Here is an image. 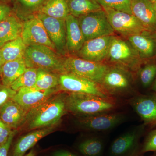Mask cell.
<instances>
[{
	"label": "cell",
	"mask_w": 156,
	"mask_h": 156,
	"mask_svg": "<svg viewBox=\"0 0 156 156\" xmlns=\"http://www.w3.org/2000/svg\"><path fill=\"white\" fill-rule=\"evenodd\" d=\"M66 95H54L38 106L28 111L22 126L28 131H33L57 125L67 112Z\"/></svg>",
	"instance_id": "cell-1"
},
{
	"label": "cell",
	"mask_w": 156,
	"mask_h": 156,
	"mask_svg": "<svg viewBox=\"0 0 156 156\" xmlns=\"http://www.w3.org/2000/svg\"><path fill=\"white\" fill-rule=\"evenodd\" d=\"M66 103L67 112L76 117L108 113L115 109L117 105L113 97L80 93H70L66 95Z\"/></svg>",
	"instance_id": "cell-2"
},
{
	"label": "cell",
	"mask_w": 156,
	"mask_h": 156,
	"mask_svg": "<svg viewBox=\"0 0 156 156\" xmlns=\"http://www.w3.org/2000/svg\"><path fill=\"white\" fill-rule=\"evenodd\" d=\"M147 61L140 57L127 39L115 36L104 62L126 69L136 75L138 70Z\"/></svg>",
	"instance_id": "cell-3"
},
{
	"label": "cell",
	"mask_w": 156,
	"mask_h": 156,
	"mask_svg": "<svg viewBox=\"0 0 156 156\" xmlns=\"http://www.w3.org/2000/svg\"><path fill=\"white\" fill-rule=\"evenodd\" d=\"M23 58L27 68L44 70L59 75L65 73L64 58L47 46L32 45L27 47Z\"/></svg>",
	"instance_id": "cell-4"
},
{
	"label": "cell",
	"mask_w": 156,
	"mask_h": 156,
	"mask_svg": "<svg viewBox=\"0 0 156 156\" xmlns=\"http://www.w3.org/2000/svg\"><path fill=\"white\" fill-rule=\"evenodd\" d=\"M135 75L126 69L108 65L99 84L111 97L128 95L134 91Z\"/></svg>",
	"instance_id": "cell-5"
},
{
	"label": "cell",
	"mask_w": 156,
	"mask_h": 156,
	"mask_svg": "<svg viewBox=\"0 0 156 156\" xmlns=\"http://www.w3.org/2000/svg\"><path fill=\"white\" fill-rule=\"evenodd\" d=\"M65 73L89 79L99 84L108 67L104 62L89 61L78 56H70L64 58Z\"/></svg>",
	"instance_id": "cell-6"
},
{
	"label": "cell",
	"mask_w": 156,
	"mask_h": 156,
	"mask_svg": "<svg viewBox=\"0 0 156 156\" xmlns=\"http://www.w3.org/2000/svg\"><path fill=\"white\" fill-rule=\"evenodd\" d=\"M78 18L85 41L99 37L114 35L115 31L110 24L104 9L85 14Z\"/></svg>",
	"instance_id": "cell-7"
},
{
	"label": "cell",
	"mask_w": 156,
	"mask_h": 156,
	"mask_svg": "<svg viewBox=\"0 0 156 156\" xmlns=\"http://www.w3.org/2000/svg\"><path fill=\"white\" fill-rule=\"evenodd\" d=\"M115 32L126 38L148 31L132 14L109 9H103Z\"/></svg>",
	"instance_id": "cell-8"
},
{
	"label": "cell",
	"mask_w": 156,
	"mask_h": 156,
	"mask_svg": "<svg viewBox=\"0 0 156 156\" xmlns=\"http://www.w3.org/2000/svg\"><path fill=\"white\" fill-rule=\"evenodd\" d=\"M76 123L84 130L92 131H105L112 130L126 121L127 117L122 112L108 113L76 117Z\"/></svg>",
	"instance_id": "cell-9"
},
{
	"label": "cell",
	"mask_w": 156,
	"mask_h": 156,
	"mask_svg": "<svg viewBox=\"0 0 156 156\" xmlns=\"http://www.w3.org/2000/svg\"><path fill=\"white\" fill-rule=\"evenodd\" d=\"M60 89L70 93H86L103 97H112L108 95L100 85L86 78L69 73L59 75Z\"/></svg>",
	"instance_id": "cell-10"
},
{
	"label": "cell",
	"mask_w": 156,
	"mask_h": 156,
	"mask_svg": "<svg viewBox=\"0 0 156 156\" xmlns=\"http://www.w3.org/2000/svg\"><path fill=\"white\" fill-rule=\"evenodd\" d=\"M20 36L27 47L43 45L56 50L43 23L36 15L23 22Z\"/></svg>",
	"instance_id": "cell-11"
},
{
	"label": "cell",
	"mask_w": 156,
	"mask_h": 156,
	"mask_svg": "<svg viewBox=\"0 0 156 156\" xmlns=\"http://www.w3.org/2000/svg\"><path fill=\"white\" fill-rule=\"evenodd\" d=\"M36 15L43 23L57 53L61 55L66 54L68 52L65 20L54 18L42 13H38Z\"/></svg>",
	"instance_id": "cell-12"
},
{
	"label": "cell",
	"mask_w": 156,
	"mask_h": 156,
	"mask_svg": "<svg viewBox=\"0 0 156 156\" xmlns=\"http://www.w3.org/2000/svg\"><path fill=\"white\" fill-rule=\"evenodd\" d=\"M115 37L114 35L105 36L86 41L77 56L89 61L104 62Z\"/></svg>",
	"instance_id": "cell-13"
},
{
	"label": "cell",
	"mask_w": 156,
	"mask_h": 156,
	"mask_svg": "<svg viewBox=\"0 0 156 156\" xmlns=\"http://www.w3.org/2000/svg\"><path fill=\"white\" fill-rule=\"evenodd\" d=\"M145 126L144 124L136 126L115 140L110 149L112 155L125 156L135 152Z\"/></svg>",
	"instance_id": "cell-14"
},
{
	"label": "cell",
	"mask_w": 156,
	"mask_h": 156,
	"mask_svg": "<svg viewBox=\"0 0 156 156\" xmlns=\"http://www.w3.org/2000/svg\"><path fill=\"white\" fill-rule=\"evenodd\" d=\"M128 102L145 126L156 125V93L136 95L130 98Z\"/></svg>",
	"instance_id": "cell-15"
},
{
	"label": "cell",
	"mask_w": 156,
	"mask_h": 156,
	"mask_svg": "<svg viewBox=\"0 0 156 156\" xmlns=\"http://www.w3.org/2000/svg\"><path fill=\"white\" fill-rule=\"evenodd\" d=\"M56 91L55 88L46 90H33L30 87L22 88L17 91L12 100L29 111L52 97Z\"/></svg>",
	"instance_id": "cell-16"
},
{
	"label": "cell",
	"mask_w": 156,
	"mask_h": 156,
	"mask_svg": "<svg viewBox=\"0 0 156 156\" xmlns=\"http://www.w3.org/2000/svg\"><path fill=\"white\" fill-rule=\"evenodd\" d=\"M142 59L147 61L156 55V34L150 31L126 38Z\"/></svg>",
	"instance_id": "cell-17"
},
{
	"label": "cell",
	"mask_w": 156,
	"mask_h": 156,
	"mask_svg": "<svg viewBox=\"0 0 156 156\" xmlns=\"http://www.w3.org/2000/svg\"><path fill=\"white\" fill-rule=\"evenodd\" d=\"M131 10L147 30L156 33V12L152 3L148 0H131Z\"/></svg>",
	"instance_id": "cell-18"
},
{
	"label": "cell",
	"mask_w": 156,
	"mask_h": 156,
	"mask_svg": "<svg viewBox=\"0 0 156 156\" xmlns=\"http://www.w3.org/2000/svg\"><path fill=\"white\" fill-rule=\"evenodd\" d=\"M65 22L67 52L72 54H76L85 42L78 18L69 14L66 18Z\"/></svg>",
	"instance_id": "cell-19"
},
{
	"label": "cell",
	"mask_w": 156,
	"mask_h": 156,
	"mask_svg": "<svg viewBox=\"0 0 156 156\" xmlns=\"http://www.w3.org/2000/svg\"><path fill=\"white\" fill-rule=\"evenodd\" d=\"M28 112L12 99L1 107L0 118L11 129H16L22 126Z\"/></svg>",
	"instance_id": "cell-20"
},
{
	"label": "cell",
	"mask_w": 156,
	"mask_h": 156,
	"mask_svg": "<svg viewBox=\"0 0 156 156\" xmlns=\"http://www.w3.org/2000/svg\"><path fill=\"white\" fill-rule=\"evenodd\" d=\"M56 125L33 130L22 136L14 146L11 156H23L40 140L53 132Z\"/></svg>",
	"instance_id": "cell-21"
},
{
	"label": "cell",
	"mask_w": 156,
	"mask_h": 156,
	"mask_svg": "<svg viewBox=\"0 0 156 156\" xmlns=\"http://www.w3.org/2000/svg\"><path fill=\"white\" fill-rule=\"evenodd\" d=\"M23 23L14 16H9L0 22V48L20 36Z\"/></svg>",
	"instance_id": "cell-22"
},
{
	"label": "cell",
	"mask_w": 156,
	"mask_h": 156,
	"mask_svg": "<svg viewBox=\"0 0 156 156\" xmlns=\"http://www.w3.org/2000/svg\"><path fill=\"white\" fill-rule=\"evenodd\" d=\"M26 69L23 58L4 63L1 70L3 85L10 87L11 84L25 72Z\"/></svg>",
	"instance_id": "cell-23"
},
{
	"label": "cell",
	"mask_w": 156,
	"mask_h": 156,
	"mask_svg": "<svg viewBox=\"0 0 156 156\" xmlns=\"http://www.w3.org/2000/svg\"><path fill=\"white\" fill-rule=\"evenodd\" d=\"M27 47L20 36L6 43L0 48L3 64L8 62L23 58Z\"/></svg>",
	"instance_id": "cell-24"
},
{
	"label": "cell",
	"mask_w": 156,
	"mask_h": 156,
	"mask_svg": "<svg viewBox=\"0 0 156 156\" xmlns=\"http://www.w3.org/2000/svg\"><path fill=\"white\" fill-rule=\"evenodd\" d=\"M48 0H16V11L18 17L26 20L40 12Z\"/></svg>",
	"instance_id": "cell-25"
},
{
	"label": "cell",
	"mask_w": 156,
	"mask_h": 156,
	"mask_svg": "<svg viewBox=\"0 0 156 156\" xmlns=\"http://www.w3.org/2000/svg\"><path fill=\"white\" fill-rule=\"evenodd\" d=\"M68 6L70 14L77 18L103 9L97 0H69Z\"/></svg>",
	"instance_id": "cell-26"
},
{
	"label": "cell",
	"mask_w": 156,
	"mask_h": 156,
	"mask_svg": "<svg viewBox=\"0 0 156 156\" xmlns=\"http://www.w3.org/2000/svg\"><path fill=\"white\" fill-rule=\"evenodd\" d=\"M68 2L69 0H48L39 13L57 19L65 20L70 14Z\"/></svg>",
	"instance_id": "cell-27"
},
{
	"label": "cell",
	"mask_w": 156,
	"mask_h": 156,
	"mask_svg": "<svg viewBox=\"0 0 156 156\" xmlns=\"http://www.w3.org/2000/svg\"><path fill=\"white\" fill-rule=\"evenodd\" d=\"M59 85V76L57 74L37 69V75L35 84L30 87L33 90H46L54 89Z\"/></svg>",
	"instance_id": "cell-28"
},
{
	"label": "cell",
	"mask_w": 156,
	"mask_h": 156,
	"mask_svg": "<svg viewBox=\"0 0 156 156\" xmlns=\"http://www.w3.org/2000/svg\"><path fill=\"white\" fill-rule=\"evenodd\" d=\"M140 82L144 88L149 87L156 78V62L155 58L148 60L136 73Z\"/></svg>",
	"instance_id": "cell-29"
},
{
	"label": "cell",
	"mask_w": 156,
	"mask_h": 156,
	"mask_svg": "<svg viewBox=\"0 0 156 156\" xmlns=\"http://www.w3.org/2000/svg\"><path fill=\"white\" fill-rule=\"evenodd\" d=\"M37 75V69L27 68L25 72L13 82L10 87L17 92L22 88L34 87L36 82Z\"/></svg>",
	"instance_id": "cell-30"
},
{
	"label": "cell",
	"mask_w": 156,
	"mask_h": 156,
	"mask_svg": "<svg viewBox=\"0 0 156 156\" xmlns=\"http://www.w3.org/2000/svg\"><path fill=\"white\" fill-rule=\"evenodd\" d=\"M78 148L85 156H99L103 151V142L98 138H90L81 142Z\"/></svg>",
	"instance_id": "cell-31"
},
{
	"label": "cell",
	"mask_w": 156,
	"mask_h": 156,
	"mask_svg": "<svg viewBox=\"0 0 156 156\" xmlns=\"http://www.w3.org/2000/svg\"><path fill=\"white\" fill-rule=\"evenodd\" d=\"M103 9H109L132 14L131 0H97Z\"/></svg>",
	"instance_id": "cell-32"
},
{
	"label": "cell",
	"mask_w": 156,
	"mask_h": 156,
	"mask_svg": "<svg viewBox=\"0 0 156 156\" xmlns=\"http://www.w3.org/2000/svg\"><path fill=\"white\" fill-rule=\"evenodd\" d=\"M154 152L156 153V129L151 131L144 140L140 152Z\"/></svg>",
	"instance_id": "cell-33"
},
{
	"label": "cell",
	"mask_w": 156,
	"mask_h": 156,
	"mask_svg": "<svg viewBox=\"0 0 156 156\" xmlns=\"http://www.w3.org/2000/svg\"><path fill=\"white\" fill-rule=\"evenodd\" d=\"M17 92L10 87L4 86L0 88V108L9 101L12 100Z\"/></svg>",
	"instance_id": "cell-34"
},
{
	"label": "cell",
	"mask_w": 156,
	"mask_h": 156,
	"mask_svg": "<svg viewBox=\"0 0 156 156\" xmlns=\"http://www.w3.org/2000/svg\"><path fill=\"white\" fill-rule=\"evenodd\" d=\"M12 131V129L0 118V146L4 144L8 140Z\"/></svg>",
	"instance_id": "cell-35"
},
{
	"label": "cell",
	"mask_w": 156,
	"mask_h": 156,
	"mask_svg": "<svg viewBox=\"0 0 156 156\" xmlns=\"http://www.w3.org/2000/svg\"><path fill=\"white\" fill-rule=\"evenodd\" d=\"M16 132L17 131L15 130L12 131L8 140L4 144L0 146V156H8L9 149L12 144L14 136L16 134Z\"/></svg>",
	"instance_id": "cell-36"
},
{
	"label": "cell",
	"mask_w": 156,
	"mask_h": 156,
	"mask_svg": "<svg viewBox=\"0 0 156 156\" xmlns=\"http://www.w3.org/2000/svg\"><path fill=\"white\" fill-rule=\"evenodd\" d=\"M11 9L8 5L0 3V22L10 16Z\"/></svg>",
	"instance_id": "cell-37"
},
{
	"label": "cell",
	"mask_w": 156,
	"mask_h": 156,
	"mask_svg": "<svg viewBox=\"0 0 156 156\" xmlns=\"http://www.w3.org/2000/svg\"><path fill=\"white\" fill-rule=\"evenodd\" d=\"M53 156H77L66 151H58L53 154Z\"/></svg>",
	"instance_id": "cell-38"
},
{
	"label": "cell",
	"mask_w": 156,
	"mask_h": 156,
	"mask_svg": "<svg viewBox=\"0 0 156 156\" xmlns=\"http://www.w3.org/2000/svg\"><path fill=\"white\" fill-rule=\"evenodd\" d=\"M3 65L2 58V54H1V50H0V72H1V70H2V66Z\"/></svg>",
	"instance_id": "cell-39"
},
{
	"label": "cell",
	"mask_w": 156,
	"mask_h": 156,
	"mask_svg": "<svg viewBox=\"0 0 156 156\" xmlns=\"http://www.w3.org/2000/svg\"><path fill=\"white\" fill-rule=\"evenodd\" d=\"M152 89L156 94V78L155 80L154 81L153 84Z\"/></svg>",
	"instance_id": "cell-40"
},
{
	"label": "cell",
	"mask_w": 156,
	"mask_h": 156,
	"mask_svg": "<svg viewBox=\"0 0 156 156\" xmlns=\"http://www.w3.org/2000/svg\"><path fill=\"white\" fill-rule=\"evenodd\" d=\"M35 156V153L34 150L31 151L30 152L27 154L25 156Z\"/></svg>",
	"instance_id": "cell-41"
},
{
	"label": "cell",
	"mask_w": 156,
	"mask_h": 156,
	"mask_svg": "<svg viewBox=\"0 0 156 156\" xmlns=\"http://www.w3.org/2000/svg\"><path fill=\"white\" fill-rule=\"evenodd\" d=\"M153 5L154 9L155 11L156 12V2L153 3Z\"/></svg>",
	"instance_id": "cell-42"
},
{
	"label": "cell",
	"mask_w": 156,
	"mask_h": 156,
	"mask_svg": "<svg viewBox=\"0 0 156 156\" xmlns=\"http://www.w3.org/2000/svg\"><path fill=\"white\" fill-rule=\"evenodd\" d=\"M148 1H149L150 2H151L152 3V4L156 2V0H148Z\"/></svg>",
	"instance_id": "cell-43"
},
{
	"label": "cell",
	"mask_w": 156,
	"mask_h": 156,
	"mask_svg": "<svg viewBox=\"0 0 156 156\" xmlns=\"http://www.w3.org/2000/svg\"><path fill=\"white\" fill-rule=\"evenodd\" d=\"M154 58H155V60L156 62V55L155 57Z\"/></svg>",
	"instance_id": "cell-44"
},
{
	"label": "cell",
	"mask_w": 156,
	"mask_h": 156,
	"mask_svg": "<svg viewBox=\"0 0 156 156\" xmlns=\"http://www.w3.org/2000/svg\"></svg>",
	"instance_id": "cell-45"
}]
</instances>
